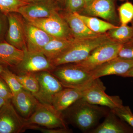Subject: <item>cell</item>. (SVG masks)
Returning a JSON list of instances; mask_svg holds the SVG:
<instances>
[{
	"label": "cell",
	"instance_id": "6da1fadb",
	"mask_svg": "<svg viewBox=\"0 0 133 133\" xmlns=\"http://www.w3.org/2000/svg\"><path fill=\"white\" fill-rule=\"evenodd\" d=\"M108 112L104 108L91 104L81 98L62 112L66 122L86 132L95 128Z\"/></svg>",
	"mask_w": 133,
	"mask_h": 133
},
{
	"label": "cell",
	"instance_id": "7a4b0ae2",
	"mask_svg": "<svg viewBox=\"0 0 133 133\" xmlns=\"http://www.w3.org/2000/svg\"><path fill=\"white\" fill-rule=\"evenodd\" d=\"M110 40L106 33L91 38L75 39L64 52L50 62L55 67L81 62L88 57L95 48Z\"/></svg>",
	"mask_w": 133,
	"mask_h": 133
},
{
	"label": "cell",
	"instance_id": "3957f363",
	"mask_svg": "<svg viewBox=\"0 0 133 133\" xmlns=\"http://www.w3.org/2000/svg\"><path fill=\"white\" fill-rule=\"evenodd\" d=\"M64 88H84L94 80L90 72L75 63L58 65L50 72Z\"/></svg>",
	"mask_w": 133,
	"mask_h": 133
},
{
	"label": "cell",
	"instance_id": "277c9868",
	"mask_svg": "<svg viewBox=\"0 0 133 133\" xmlns=\"http://www.w3.org/2000/svg\"><path fill=\"white\" fill-rule=\"evenodd\" d=\"M26 120L28 127L34 125L49 128L67 127L62 112L52 105L41 102L32 115Z\"/></svg>",
	"mask_w": 133,
	"mask_h": 133
},
{
	"label": "cell",
	"instance_id": "5b68a950",
	"mask_svg": "<svg viewBox=\"0 0 133 133\" xmlns=\"http://www.w3.org/2000/svg\"><path fill=\"white\" fill-rule=\"evenodd\" d=\"M122 43L110 40L94 49L86 59L74 63L88 71L118 57Z\"/></svg>",
	"mask_w": 133,
	"mask_h": 133
},
{
	"label": "cell",
	"instance_id": "8992f818",
	"mask_svg": "<svg viewBox=\"0 0 133 133\" xmlns=\"http://www.w3.org/2000/svg\"><path fill=\"white\" fill-rule=\"evenodd\" d=\"M105 90V87L99 78L95 79L84 91L82 98L91 104L107 107L110 109L123 105L119 96L107 95Z\"/></svg>",
	"mask_w": 133,
	"mask_h": 133
},
{
	"label": "cell",
	"instance_id": "52a82bcc",
	"mask_svg": "<svg viewBox=\"0 0 133 133\" xmlns=\"http://www.w3.org/2000/svg\"><path fill=\"white\" fill-rule=\"evenodd\" d=\"M26 20L53 37L66 39L74 38L68 24L59 12L49 17Z\"/></svg>",
	"mask_w": 133,
	"mask_h": 133
},
{
	"label": "cell",
	"instance_id": "ba28073f",
	"mask_svg": "<svg viewBox=\"0 0 133 133\" xmlns=\"http://www.w3.org/2000/svg\"><path fill=\"white\" fill-rule=\"evenodd\" d=\"M26 119L18 113L9 100L0 109V133H20L26 131Z\"/></svg>",
	"mask_w": 133,
	"mask_h": 133
},
{
	"label": "cell",
	"instance_id": "9c48e42d",
	"mask_svg": "<svg viewBox=\"0 0 133 133\" xmlns=\"http://www.w3.org/2000/svg\"><path fill=\"white\" fill-rule=\"evenodd\" d=\"M55 67L42 52L27 50L21 62L12 69L17 75L36 73L42 71H51Z\"/></svg>",
	"mask_w": 133,
	"mask_h": 133
},
{
	"label": "cell",
	"instance_id": "30bf717a",
	"mask_svg": "<svg viewBox=\"0 0 133 133\" xmlns=\"http://www.w3.org/2000/svg\"><path fill=\"white\" fill-rule=\"evenodd\" d=\"M9 27L5 41L19 49L27 50L25 29V19L17 12L7 14Z\"/></svg>",
	"mask_w": 133,
	"mask_h": 133
},
{
	"label": "cell",
	"instance_id": "8fae6325",
	"mask_svg": "<svg viewBox=\"0 0 133 133\" xmlns=\"http://www.w3.org/2000/svg\"><path fill=\"white\" fill-rule=\"evenodd\" d=\"M35 73L39 88L38 92L34 95L41 103L52 105V98L55 94L64 87L50 71H42Z\"/></svg>",
	"mask_w": 133,
	"mask_h": 133
},
{
	"label": "cell",
	"instance_id": "7c38bea8",
	"mask_svg": "<svg viewBox=\"0 0 133 133\" xmlns=\"http://www.w3.org/2000/svg\"><path fill=\"white\" fill-rule=\"evenodd\" d=\"M56 0L30 2L19 9L18 13L26 20L45 18L61 10Z\"/></svg>",
	"mask_w": 133,
	"mask_h": 133
},
{
	"label": "cell",
	"instance_id": "4fadbf2b",
	"mask_svg": "<svg viewBox=\"0 0 133 133\" xmlns=\"http://www.w3.org/2000/svg\"><path fill=\"white\" fill-rule=\"evenodd\" d=\"M80 14L100 17L115 25L120 22L114 0H95Z\"/></svg>",
	"mask_w": 133,
	"mask_h": 133
},
{
	"label": "cell",
	"instance_id": "5bb4252c",
	"mask_svg": "<svg viewBox=\"0 0 133 133\" xmlns=\"http://www.w3.org/2000/svg\"><path fill=\"white\" fill-rule=\"evenodd\" d=\"M132 67L133 60L117 57L90 72L94 79L110 75L122 77Z\"/></svg>",
	"mask_w": 133,
	"mask_h": 133
},
{
	"label": "cell",
	"instance_id": "9a60e30c",
	"mask_svg": "<svg viewBox=\"0 0 133 133\" xmlns=\"http://www.w3.org/2000/svg\"><path fill=\"white\" fill-rule=\"evenodd\" d=\"M25 35L27 50L41 52L43 48L53 38L47 33L25 19Z\"/></svg>",
	"mask_w": 133,
	"mask_h": 133
},
{
	"label": "cell",
	"instance_id": "2e32d148",
	"mask_svg": "<svg viewBox=\"0 0 133 133\" xmlns=\"http://www.w3.org/2000/svg\"><path fill=\"white\" fill-rule=\"evenodd\" d=\"M11 102L18 113L26 119L32 115L40 102L33 94L24 89L13 96Z\"/></svg>",
	"mask_w": 133,
	"mask_h": 133
},
{
	"label": "cell",
	"instance_id": "e0dca14e",
	"mask_svg": "<svg viewBox=\"0 0 133 133\" xmlns=\"http://www.w3.org/2000/svg\"><path fill=\"white\" fill-rule=\"evenodd\" d=\"M59 13L68 24L75 39L91 38L102 35L94 33L90 30L76 13L67 12L64 9L62 11L61 9Z\"/></svg>",
	"mask_w": 133,
	"mask_h": 133
},
{
	"label": "cell",
	"instance_id": "ac0fdd59",
	"mask_svg": "<svg viewBox=\"0 0 133 133\" xmlns=\"http://www.w3.org/2000/svg\"><path fill=\"white\" fill-rule=\"evenodd\" d=\"M90 84L83 88H63L54 96L51 104L57 110L62 112L83 98L84 91Z\"/></svg>",
	"mask_w": 133,
	"mask_h": 133
},
{
	"label": "cell",
	"instance_id": "d6986e66",
	"mask_svg": "<svg viewBox=\"0 0 133 133\" xmlns=\"http://www.w3.org/2000/svg\"><path fill=\"white\" fill-rule=\"evenodd\" d=\"M104 120L89 132L92 133H128L133 132L132 129L125 124L110 109L105 116Z\"/></svg>",
	"mask_w": 133,
	"mask_h": 133
},
{
	"label": "cell",
	"instance_id": "ffe728a7",
	"mask_svg": "<svg viewBox=\"0 0 133 133\" xmlns=\"http://www.w3.org/2000/svg\"><path fill=\"white\" fill-rule=\"evenodd\" d=\"M24 51L16 48L6 41L0 42V65L12 69L23 59Z\"/></svg>",
	"mask_w": 133,
	"mask_h": 133
},
{
	"label": "cell",
	"instance_id": "44dd1931",
	"mask_svg": "<svg viewBox=\"0 0 133 133\" xmlns=\"http://www.w3.org/2000/svg\"><path fill=\"white\" fill-rule=\"evenodd\" d=\"M75 40V38L66 39L53 37L43 48L41 52L51 61L64 52Z\"/></svg>",
	"mask_w": 133,
	"mask_h": 133
},
{
	"label": "cell",
	"instance_id": "7402d4cb",
	"mask_svg": "<svg viewBox=\"0 0 133 133\" xmlns=\"http://www.w3.org/2000/svg\"><path fill=\"white\" fill-rule=\"evenodd\" d=\"M77 15L85 23L87 27L94 33L98 34H105L117 25L105 21L94 16H89L76 13Z\"/></svg>",
	"mask_w": 133,
	"mask_h": 133
},
{
	"label": "cell",
	"instance_id": "603a6c76",
	"mask_svg": "<svg viewBox=\"0 0 133 133\" xmlns=\"http://www.w3.org/2000/svg\"><path fill=\"white\" fill-rule=\"evenodd\" d=\"M107 35L111 41L123 43L133 38V29L127 25H121L111 29Z\"/></svg>",
	"mask_w": 133,
	"mask_h": 133
},
{
	"label": "cell",
	"instance_id": "cb8c5ba5",
	"mask_svg": "<svg viewBox=\"0 0 133 133\" xmlns=\"http://www.w3.org/2000/svg\"><path fill=\"white\" fill-rule=\"evenodd\" d=\"M16 75L17 78L23 89L35 95L39 90V83L35 73Z\"/></svg>",
	"mask_w": 133,
	"mask_h": 133
},
{
	"label": "cell",
	"instance_id": "d4e9b609",
	"mask_svg": "<svg viewBox=\"0 0 133 133\" xmlns=\"http://www.w3.org/2000/svg\"><path fill=\"white\" fill-rule=\"evenodd\" d=\"M0 76L8 86L13 96L23 89L22 86L17 78L16 74L10 70L8 67H4L3 70L0 74Z\"/></svg>",
	"mask_w": 133,
	"mask_h": 133
},
{
	"label": "cell",
	"instance_id": "484cf974",
	"mask_svg": "<svg viewBox=\"0 0 133 133\" xmlns=\"http://www.w3.org/2000/svg\"><path fill=\"white\" fill-rule=\"evenodd\" d=\"M29 3L28 0H0V10L6 14L18 13L21 8Z\"/></svg>",
	"mask_w": 133,
	"mask_h": 133
},
{
	"label": "cell",
	"instance_id": "4316f807",
	"mask_svg": "<svg viewBox=\"0 0 133 133\" xmlns=\"http://www.w3.org/2000/svg\"><path fill=\"white\" fill-rule=\"evenodd\" d=\"M119 18L121 25H127L133 19V4L127 2L122 4L118 9Z\"/></svg>",
	"mask_w": 133,
	"mask_h": 133
},
{
	"label": "cell",
	"instance_id": "83f0119b",
	"mask_svg": "<svg viewBox=\"0 0 133 133\" xmlns=\"http://www.w3.org/2000/svg\"><path fill=\"white\" fill-rule=\"evenodd\" d=\"M123 121L127 123L133 129V114L129 106L122 105L111 109Z\"/></svg>",
	"mask_w": 133,
	"mask_h": 133
},
{
	"label": "cell",
	"instance_id": "f1b7e54d",
	"mask_svg": "<svg viewBox=\"0 0 133 133\" xmlns=\"http://www.w3.org/2000/svg\"><path fill=\"white\" fill-rule=\"evenodd\" d=\"M64 10L73 13L81 14L85 8L84 0H65Z\"/></svg>",
	"mask_w": 133,
	"mask_h": 133
},
{
	"label": "cell",
	"instance_id": "f546056e",
	"mask_svg": "<svg viewBox=\"0 0 133 133\" xmlns=\"http://www.w3.org/2000/svg\"><path fill=\"white\" fill-rule=\"evenodd\" d=\"M118 57L124 59L133 60V38L122 43Z\"/></svg>",
	"mask_w": 133,
	"mask_h": 133
},
{
	"label": "cell",
	"instance_id": "4dcf8cb0",
	"mask_svg": "<svg viewBox=\"0 0 133 133\" xmlns=\"http://www.w3.org/2000/svg\"><path fill=\"white\" fill-rule=\"evenodd\" d=\"M28 129L37 130L43 133H71L72 130L67 127L59 128H46L40 126L30 125L28 127Z\"/></svg>",
	"mask_w": 133,
	"mask_h": 133
},
{
	"label": "cell",
	"instance_id": "1f68e13d",
	"mask_svg": "<svg viewBox=\"0 0 133 133\" xmlns=\"http://www.w3.org/2000/svg\"><path fill=\"white\" fill-rule=\"evenodd\" d=\"M8 27V19L6 14L0 10V42L5 41Z\"/></svg>",
	"mask_w": 133,
	"mask_h": 133
},
{
	"label": "cell",
	"instance_id": "d6a6232c",
	"mask_svg": "<svg viewBox=\"0 0 133 133\" xmlns=\"http://www.w3.org/2000/svg\"><path fill=\"white\" fill-rule=\"evenodd\" d=\"M13 94L6 83L0 76V97L8 100L13 98Z\"/></svg>",
	"mask_w": 133,
	"mask_h": 133
},
{
	"label": "cell",
	"instance_id": "836d02e7",
	"mask_svg": "<svg viewBox=\"0 0 133 133\" xmlns=\"http://www.w3.org/2000/svg\"><path fill=\"white\" fill-rule=\"evenodd\" d=\"M122 77L133 78V67L131 68L126 74L123 75Z\"/></svg>",
	"mask_w": 133,
	"mask_h": 133
},
{
	"label": "cell",
	"instance_id": "e575fe53",
	"mask_svg": "<svg viewBox=\"0 0 133 133\" xmlns=\"http://www.w3.org/2000/svg\"><path fill=\"white\" fill-rule=\"evenodd\" d=\"M8 100H7L4 99L0 97V109Z\"/></svg>",
	"mask_w": 133,
	"mask_h": 133
},
{
	"label": "cell",
	"instance_id": "d590c367",
	"mask_svg": "<svg viewBox=\"0 0 133 133\" xmlns=\"http://www.w3.org/2000/svg\"><path fill=\"white\" fill-rule=\"evenodd\" d=\"M95 0H84L85 4V8L89 6Z\"/></svg>",
	"mask_w": 133,
	"mask_h": 133
},
{
	"label": "cell",
	"instance_id": "8d00e7d4",
	"mask_svg": "<svg viewBox=\"0 0 133 133\" xmlns=\"http://www.w3.org/2000/svg\"><path fill=\"white\" fill-rule=\"evenodd\" d=\"M58 3H59V5L64 6L65 1V0H56Z\"/></svg>",
	"mask_w": 133,
	"mask_h": 133
},
{
	"label": "cell",
	"instance_id": "74e56055",
	"mask_svg": "<svg viewBox=\"0 0 133 133\" xmlns=\"http://www.w3.org/2000/svg\"><path fill=\"white\" fill-rule=\"evenodd\" d=\"M29 2H36L42 1H48V0H28Z\"/></svg>",
	"mask_w": 133,
	"mask_h": 133
},
{
	"label": "cell",
	"instance_id": "f35d334b",
	"mask_svg": "<svg viewBox=\"0 0 133 133\" xmlns=\"http://www.w3.org/2000/svg\"><path fill=\"white\" fill-rule=\"evenodd\" d=\"M4 68V66H3L2 65H0V74L2 72Z\"/></svg>",
	"mask_w": 133,
	"mask_h": 133
},
{
	"label": "cell",
	"instance_id": "ab89813d",
	"mask_svg": "<svg viewBox=\"0 0 133 133\" xmlns=\"http://www.w3.org/2000/svg\"><path fill=\"white\" fill-rule=\"evenodd\" d=\"M132 22V29H133V20H132V22Z\"/></svg>",
	"mask_w": 133,
	"mask_h": 133
},
{
	"label": "cell",
	"instance_id": "60d3db41",
	"mask_svg": "<svg viewBox=\"0 0 133 133\" xmlns=\"http://www.w3.org/2000/svg\"><path fill=\"white\" fill-rule=\"evenodd\" d=\"M118 1H126V0H118Z\"/></svg>",
	"mask_w": 133,
	"mask_h": 133
}]
</instances>
